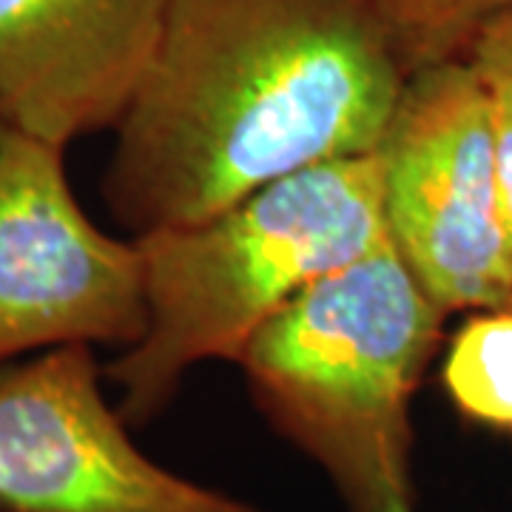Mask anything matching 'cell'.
Instances as JSON below:
<instances>
[{"mask_svg":"<svg viewBox=\"0 0 512 512\" xmlns=\"http://www.w3.org/2000/svg\"><path fill=\"white\" fill-rule=\"evenodd\" d=\"M407 77L367 0H168L103 200L140 237L376 154Z\"/></svg>","mask_w":512,"mask_h":512,"instance_id":"6da1fadb","label":"cell"},{"mask_svg":"<svg viewBox=\"0 0 512 512\" xmlns=\"http://www.w3.org/2000/svg\"><path fill=\"white\" fill-rule=\"evenodd\" d=\"M148 328L109 367L120 416L148 424L191 367L237 362L311 282L390 242L376 154L313 165L208 220L140 234Z\"/></svg>","mask_w":512,"mask_h":512,"instance_id":"7a4b0ae2","label":"cell"},{"mask_svg":"<svg viewBox=\"0 0 512 512\" xmlns=\"http://www.w3.org/2000/svg\"><path fill=\"white\" fill-rule=\"evenodd\" d=\"M447 311L393 242L311 282L239 353L259 410L348 512H419L410 404Z\"/></svg>","mask_w":512,"mask_h":512,"instance_id":"3957f363","label":"cell"},{"mask_svg":"<svg viewBox=\"0 0 512 512\" xmlns=\"http://www.w3.org/2000/svg\"><path fill=\"white\" fill-rule=\"evenodd\" d=\"M387 237L444 311L512 305L493 94L470 57L407 77L376 148Z\"/></svg>","mask_w":512,"mask_h":512,"instance_id":"277c9868","label":"cell"},{"mask_svg":"<svg viewBox=\"0 0 512 512\" xmlns=\"http://www.w3.org/2000/svg\"><path fill=\"white\" fill-rule=\"evenodd\" d=\"M148 328L137 239L89 220L66 148L0 123V367L74 345L126 350Z\"/></svg>","mask_w":512,"mask_h":512,"instance_id":"5b68a950","label":"cell"},{"mask_svg":"<svg viewBox=\"0 0 512 512\" xmlns=\"http://www.w3.org/2000/svg\"><path fill=\"white\" fill-rule=\"evenodd\" d=\"M0 512L262 510L151 461L74 345L0 367Z\"/></svg>","mask_w":512,"mask_h":512,"instance_id":"8992f818","label":"cell"},{"mask_svg":"<svg viewBox=\"0 0 512 512\" xmlns=\"http://www.w3.org/2000/svg\"><path fill=\"white\" fill-rule=\"evenodd\" d=\"M168 0H0V123L69 148L126 117Z\"/></svg>","mask_w":512,"mask_h":512,"instance_id":"52a82bcc","label":"cell"},{"mask_svg":"<svg viewBox=\"0 0 512 512\" xmlns=\"http://www.w3.org/2000/svg\"><path fill=\"white\" fill-rule=\"evenodd\" d=\"M441 384L461 419L512 436V305L478 311L458 328Z\"/></svg>","mask_w":512,"mask_h":512,"instance_id":"ba28073f","label":"cell"},{"mask_svg":"<svg viewBox=\"0 0 512 512\" xmlns=\"http://www.w3.org/2000/svg\"><path fill=\"white\" fill-rule=\"evenodd\" d=\"M382 20L407 72L473 52L481 29L512 0H367Z\"/></svg>","mask_w":512,"mask_h":512,"instance_id":"9c48e42d","label":"cell"},{"mask_svg":"<svg viewBox=\"0 0 512 512\" xmlns=\"http://www.w3.org/2000/svg\"><path fill=\"white\" fill-rule=\"evenodd\" d=\"M484 74V72H481ZM493 94V143L495 183H498V211L512 265V83L484 74Z\"/></svg>","mask_w":512,"mask_h":512,"instance_id":"30bf717a","label":"cell"},{"mask_svg":"<svg viewBox=\"0 0 512 512\" xmlns=\"http://www.w3.org/2000/svg\"><path fill=\"white\" fill-rule=\"evenodd\" d=\"M470 60L484 74L512 83V6L481 29Z\"/></svg>","mask_w":512,"mask_h":512,"instance_id":"8fae6325","label":"cell"}]
</instances>
